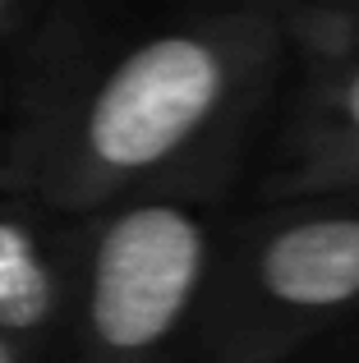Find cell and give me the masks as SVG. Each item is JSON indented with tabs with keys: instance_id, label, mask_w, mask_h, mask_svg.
Returning <instances> with one entry per match:
<instances>
[{
	"instance_id": "obj_5",
	"label": "cell",
	"mask_w": 359,
	"mask_h": 363,
	"mask_svg": "<svg viewBox=\"0 0 359 363\" xmlns=\"http://www.w3.org/2000/svg\"><path fill=\"white\" fill-rule=\"evenodd\" d=\"M359 166V69H350L332 88L323 111V138L314 152V175H304V184H327V179H346Z\"/></svg>"
},
{
	"instance_id": "obj_2",
	"label": "cell",
	"mask_w": 359,
	"mask_h": 363,
	"mask_svg": "<svg viewBox=\"0 0 359 363\" xmlns=\"http://www.w3.org/2000/svg\"><path fill=\"white\" fill-rule=\"evenodd\" d=\"M212 285V230L171 198L88 216L74 285V363H166Z\"/></svg>"
},
{
	"instance_id": "obj_7",
	"label": "cell",
	"mask_w": 359,
	"mask_h": 363,
	"mask_svg": "<svg viewBox=\"0 0 359 363\" xmlns=\"http://www.w3.org/2000/svg\"><path fill=\"white\" fill-rule=\"evenodd\" d=\"M18 5L23 0H0V37H5V28L14 23V14H18Z\"/></svg>"
},
{
	"instance_id": "obj_6",
	"label": "cell",
	"mask_w": 359,
	"mask_h": 363,
	"mask_svg": "<svg viewBox=\"0 0 359 363\" xmlns=\"http://www.w3.org/2000/svg\"><path fill=\"white\" fill-rule=\"evenodd\" d=\"M0 363H33V359H28V354H23L18 345H9V340L0 336Z\"/></svg>"
},
{
	"instance_id": "obj_4",
	"label": "cell",
	"mask_w": 359,
	"mask_h": 363,
	"mask_svg": "<svg viewBox=\"0 0 359 363\" xmlns=\"http://www.w3.org/2000/svg\"><path fill=\"white\" fill-rule=\"evenodd\" d=\"M51 207L0 194V336L37 359L74 313L83 235L74 240Z\"/></svg>"
},
{
	"instance_id": "obj_3",
	"label": "cell",
	"mask_w": 359,
	"mask_h": 363,
	"mask_svg": "<svg viewBox=\"0 0 359 363\" xmlns=\"http://www.w3.org/2000/svg\"><path fill=\"white\" fill-rule=\"evenodd\" d=\"M253 336L235 363L267 354L272 327H318L359 299V212H304L258 235L244 262Z\"/></svg>"
},
{
	"instance_id": "obj_1",
	"label": "cell",
	"mask_w": 359,
	"mask_h": 363,
	"mask_svg": "<svg viewBox=\"0 0 359 363\" xmlns=\"http://www.w3.org/2000/svg\"><path fill=\"white\" fill-rule=\"evenodd\" d=\"M249 42L221 28H171L101 69L37 83L0 133V194L60 216H97L175 170L240 97Z\"/></svg>"
}]
</instances>
